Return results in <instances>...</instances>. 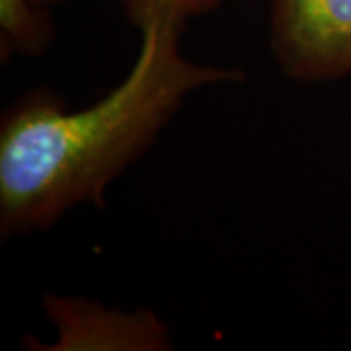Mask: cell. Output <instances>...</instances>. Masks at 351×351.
Instances as JSON below:
<instances>
[{"mask_svg":"<svg viewBox=\"0 0 351 351\" xmlns=\"http://www.w3.org/2000/svg\"><path fill=\"white\" fill-rule=\"evenodd\" d=\"M141 45L104 98L66 110L47 88L20 96L0 121V234L27 237L106 191L154 145L201 88L237 84L244 71L197 63L182 51L188 16L166 0H125Z\"/></svg>","mask_w":351,"mask_h":351,"instance_id":"6da1fadb","label":"cell"},{"mask_svg":"<svg viewBox=\"0 0 351 351\" xmlns=\"http://www.w3.org/2000/svg\"><path fill=\"white\" fill-rule=\"evenodd\" d=\"M53 38L55 24L47 8H39L32 0H0V53L4 63L14 55H41Z\"/></svg>","mask_w":351,"mask_h":351,"instance_id":"277c9868","label":"cell"},{"mask_svg":"<svg viewBox=\"0 0 351 351\" xmlns=\"http://www.w3.org/2000/svg\"><path fill=\"white\" fill-rule=\"evenodd\" d=\"M43 313L55 328L49 343L27 346L38 351H166L170 328L152 311H113L101 302L45 295Z\"/></svg>","mask_w":351,"mask_h":351,"instance_id":"3957f363","label":"cell"},{"mask_svg":"<svg viewBox=\"0 0 351 351\" xmlns=\"http://www.w3.org/2000/svg\"><path fill=\"white\" fill-rule=\"evenodd\" d=\"M66 0H32V4H36L39 8H49L55 4H63ZM170 4H174L178 10L186 14L188 18H201L207 14H213L219 10L226 0H166Z\"/></svg>","mask_w":351,"mask_h":351,"instance_id":"5b68a950","label":"cell"},{"mask_svg":"<svg viewBox=\"0 0 351 351\" xmlns=\"http://www.w3.org/2000/svg\"><path fill=\"white\" fill-rule=\"evenodd\" d=\"M269 49L295 82L351 75V0H271Z\"/></svg>","mask_w":351,"mask_h":351,"instance_id":"7a4b0ae2","label":"cell"}]
</instances>
